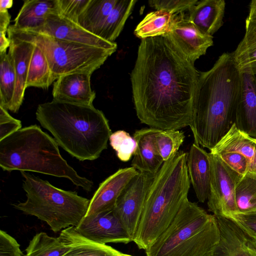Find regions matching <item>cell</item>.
Wrapping results in <instances>:
<instances>
[{
  "instance_id": "603a6c76",
  "label": "cell",
  "mask_w": 256,
  "mask_h": 256,
  "mask_svg": "<svg viewBox=\"0 0 256 256\" xmlns=\"http://www.w3.org/2000/svg\"><path fill=\"white\" fill-rule=\"evenodd\" d=\"M224 151L243 155L248 161V171L256 173V138L238 130L234 123L210 152L216 154Z\"/></svg>"
},
{
  "instance_id": "8992f818",
  "label": "cell",
  "mask_w": 256,
  "mask_h": 256,
  "mask_svg": "<svg viewBox=\"0 0 256 256\" xmlns=\"http://www.w3.org/2000/svg\"><path fill=\"white\" fill-rule=\"evenodd\" d=\"M220 239L216 216L186 199L146 256H212Z\"/></svg>"
},
{
  "instance_id": "52a82bcc",
  "label": "cell",
  "mask_w": 256,
  "mask_h": 256,
  "mask_svg": "<svg viewBox=\"0 0 256 256\" xmlns=\"http://www.w3.org/2000/svg\"><path fill=\"white\" fill-rule=\"evenodd\" d=\"M20 172L26 200L13 204L14 208L45 222L54 232L78 226L86 215L90 200L26 172Z\"/></svg>"
},
{
  "instance_id": "4316f807",
  "label": "cell",
  "mask_w": 256,
  "mask_h": 256,
  "mask_svg": "<svg viewBox=\"0 0 256 256\" xmlns=\"http://www.w3.org/2000/svg\"><path fill=\"white\" fill-rule=\"evenodd\" d=\"M174 15L164 10L150 12L138 24L134 33L142 40L164 35L168 32Z\"/></svg>"
},
{
  "instance_id": "b9f144b4",
  "label": "cell",
  "mask_w": 256,
  "mask_h": 256,
  "mask_svg": "<svg viewBox=\"0 0 256 256\" xmlns=\"http://www.w3.org/2000/svg\"><path fill=\"white\" fill-rule=\"evenodd\" d=\"M247 237L248 250L254 256H256V238Z\"/></svg>"
},
{
  "instance_id": "ee69618b",
  "label": "cell",
  "mask_w": 256,
  "mask_h": 256,
  "mask_svg": "<svg viewBox=\"0 0 256 256\" xmlns=\"http://www.w3.org/2000/svg\"><path fill=\"white\" fill-rule=\"evenodd\" d=\"M13 2L12 0H0V12L8 10V8L12 7Z\"/></svg>"
},
{
  "instance_id": "60d3db41",
  "label": "cell",
  "mask_w": 256,
  "mask_h": 256,
  "mask_svg": "<svg viewBox=\"0 0 256 256\" xmlns=\"http://www.w3.org/2000/svg\"><path fill=\"white\" fill-rule=\"evenodd\" d=\"M10 17L8 10L0 12V53L6 52L10 46V41L6 36V32L9 27Z\"/></svg>"
},
{
  "instance_id": "2e32d148",
  "label": "cell",
  "mask_w": 256,
  "mask_h": 256,
  "mask_svg": "<svg viewBox=\"0 0 256 256\" xmlns=\"http://www.w3.org/2000/svg\"><path fill=\"white\" fill-rule=\"evenodd\" d=\"M159 130L153 128H144L134 134L136 148L131 166L139 172L155 175L164 162L155 142L156 135Z\"/></svg>"
},
{
  "instance_id": "bcb514c9",
  "label": "cell",
  "mask_w": 256,
  "mask_h": 256,
  "mask_svg": "<svg viewBox=\"0 0 256 256\" xmlns=\"http://www.w3.org/2000/svg\"><path fill=\"white\" fill-rule=\"evenodd\" d=\"M114 256H132L129 255L128 254H123V253L120 252V253L114 255Z\"/></svg>"
},
{
  "instance_id": "74e56055",
  "label": "cell",
  "mask_w": 256,
  "mask_h": 256,
  "mask_svg": "<svg viewBox=\"0 0 256 256\" xmlns=\"http://www.w3.org/2000/svg\"><path fill=\"white\" fill-rule=\"evenodd\" d=\"M20 120L12 117L7 110L0 106V140L21 128Z\"/></svg>"
},
{
  "instance_id": "484cf974",
  "label": "cell",
  "mask_w": 256,
  "mask_h": 256,
  "mask_svg": "<svg viewBox=\"0 0 256 256\" xmlns=\"http://www.w3.org/2000/svg\"><path fill=\"white\" fill-rule=\"evenodd\" d=\"M118 0H90L79 18L78 24L90 32L96 34Z\"/></svg>"
},
{
  "instance_id": "836d02e7",
  "label": "cell",
  "mask_w": 256,
  "mask_h": 256,
  "mask_svg": "<svg viewBox=\"0 0 256 256\" xmlns=\"http://www.w3.org/2000/svg\"><path fill=\"white\" fill-rule=\"evenodd\" d=\"M110 143L116 152L119 160L124 162H128L134 154L136 143L130 134L123 130H117L110 136Z\"/></svg>"
},
{
  "instance_id": "83f0119b",
  "label": "cell",
  "mask_w": 256,
  "mask_h": 256,
  "mask_svg": "<svg viewBox=\"0 0 256 256\" xmlns=\"http://www.w3.org/2000/svg\"><path fill=\"white\" fill-rule=\"evenodd\" d=\"M30 62L26 86L46 89L54 82L47 60L42 51L34 45Z\"/></svg>"
},
{
  "instance_id": "5b68a950",
  "label": "cell",
  "mask_w": 256,
  "mask_h": 256,
  "mask_svg": "<svg viewBox=\"0 0 256 256\" xmlns=\"http://www.w3.org/2000/svg\"><path fill=\"white\" fill-rule=\"evenodd\" d=\"M0 166L4 171L33 172L70 180L90 192L93 182L78 175L60 154L56 140L36 124L0 140Z\"/></svg>"
},
{
  "instance_id": "277c9868",
  "label": "cell",
  "mask_w": 256,
  "mask_h": 256,
  "mask_svg": "<svg viewBox=\"0 0 256 256\" xmlns=\"http://www.w3.org/2000/svg\"><path fill=\"white\" fill-rule=\"evenodd\" d=\"M188 153L178 152L156 174L132 241L147 250L167 228L188 198L190 180Z\"/></svg>"
},
{
  "instance_id": "ab89813d",
  "label": "cell",
  "mask_w": 256,
  "mask_h": 256,
  "mask_svg": "<svg viewBox=\"0 0 256 256\" xmlns=\"http://www.w3.org/2000/svg\"><path fill=\"white\" fill-rule=\"evenodd\" d=\"M230 220L240 227L247 236L256 238V214H238Z\"/></svg>"
},
{
  "instance_id": "d6a6232c",
  "label": "cell",
  "mask_w": 256,
  "mask_h": 256,
  "mask_svg": "<svg viewBox=\"0 0 256 256\" xmlns=\"http://www.w3.org/2000/svg\"><path fill=\"white\" fill-rule=\"evenodd\" d=\"M185 138L184 132L174 130H160L156 133L155 142L158 151L164 162L178 152Z\"/></svg>"
},
{
  "instance_id": "f1b7e54d",
  "label": "cell",
  "mask_w": 256,
  "mask_h": 256,
  "mask_svg": "<svg viewBox=\"0 0 256 256\" xmlns=\"http://www.w3.org/2000/svg\"><path fill=\"white\" fill-rule=\"evenodd\" d=\"M245 34L232 52L240 70L256 62V18H246Z\"/></svg>"
},
{
  "instance_id": "4fadbf2b",
  "label": "cell",
  "mask_w": 256,
  "mask_h": 256,
  "mask_svg": "<svg viewBox=\"0 0 256 256\" xmlns=\"http://www.w3.org/2000/svg\"><path fill=\"white\" fill-rule=\"evenodd\" d=\"M75 228L83 236L98 244L132 241L113 210L84 216Z\"/></svg>"
},
{
  "instance_id": "7bdbcfd3",
  "label": "cell",
  "mask_w": 256,
  "mask_h": 256,
  "mask_svg": "<svg viewBox=\"0 0 256 256\" xmlns=\"http://www.w3.org/2000/svg\"><path fill=\"white\" fill-rule=\"evenodd\" d=\"M249 14L246 18H256V0H252L249 6Z\"/></svg>"
},
{
  "instance_id": "e0dca14e",
  "label": "cell",
  "mask_w": 256,
  "mask_h": 256,
  "mask_svg": "<svg viewBox=\"0 0 256 256\" xmlns=\"http://www.w3.org/2000/svg\"><path fill=\"white\" fill-rule=\"evenodd\" d=\"M10 43L8 54L12 58L16 74V89L10 110L17 112L24 100L30 62L34 44L8 36Z\"/></svg>"
},
{
  "instance_id": "d4e9b609",
  "label": "cell",
  "mask_w": 256,
  "mask_h": 256,
  "mask_svg": "<svg viewBox=\"0 0 256 256\" xmlns=\"http://www.w3.org/2000/svg\"><path fill=\"white\" fill-rule=\"evenodd\" d=\"M136 2V0H118L96 36L106 41L114 42Z\"/></svg>"
},
{
  "instance_id": "ac0fdd59",
  "label": "cell",
  "mask_w": 256,
  "mask_h": 256,
  "mask_svg": "<svg viewBox=\"0 0 256 256\" xmlns=\"http://www.w3.org/2000/svg\"><path fill=\"white\" fill-rule=\"evenodd\" d=\"M234 124L238 130L256 138V74H242V90Z\"/></svg>"
},
{
  "instance_id": "9c48e42d",
  "label": "cell",
  "mask_w": 256,
  "mask_h": 256,
  "mask_svg": "<svg viewBox=\"0 0 256 256\" xmlns=\"http://www.w3.org/2000/svg\"><path fill=\"white\" fill-rule=\"evenodd\" d=\"M208 154L210 165L208 210L216 216L230 219L238 213L236 188L242 176L232 169L218 154Z\"/></svg>"
},
{
  "instance_id": "d590c367",
  "label": "cell",
  "mask_w": 256,
  "mask_h": 256,
  "mask_svg": "<svg viewBox=\"0 0 256 256\" xmlns=\"http://www.w3.org/2000/svg\"><path fill=\"white\" fill-rule=\"evenodd\" d=\"M198 0H152L148 2L150 6L156 10H164L172 14H179L188 10Z\"/></svg>"
},
{
  "instance_id": "f35d334b",
  "label": "cell",
  "mask_w": 256,
  "mask_h": 256,
  "mask_svg": "<svg viewBox=\"0 0 256 256\" xmlns=\"http://www.w3.org/2000/svg\"><path fill=\"white\" fill-rule=\"evenodd\" d=\"M20 245L6 232L0 231V256H22Z\"/></svg>"
},
{
  "instance_id": "e575fe53",
  "label": "cell",
  "mask_w": 256,
  "mask_h": 256,
  "mask_svg": "<svg viewBox=\"0 0 256 256\" xmlns=\"http://www.w3.org/2000/svg\"><path fill=\"white\" fill-rule=\"evenodd\" d=\"M90 0H58V14L78 24Z\"/></svg>"
},
{
  "instance_id": "f546056e",
  "label": "cell",
  "mask_w": 256,
  "mask_h": 256,
  "mask_svg": "<svg viewBox=\"0 0 256 256\" xmlns=\"http://www.w3.org/2000/svg\"><path fill=\"white\" fill-rule=\"evenodd\" d=\"M236 200L238 214H256V173L248 171L240 179L236 188Z\"/></svg>"
},
{
  "instance_id": "4dcf8cb0",
  "label": "cell",
  "mask_w": 256,
  "mask_h": 256,
  "mask_svg": "<svg viewBox=\"0 0 256 256\" xmlns=\"http://www.w3.org/2000/svg\"><path fill=\"white\" fill-rule=\"evenodd\" d=\"M16 78L12 60L6 52L0 53V106L10 110L14 98Z\"/></svg>"
},
{
  "instance_id": "8d00e7d4",
  "label": "cell",
  "mask_w": 256,
  "mask_h": 256,
  "mask_svg": "<svg viewBox=\"0 0 256 256\" xmlns=\"http://www.w3.org/2000/svg\"><path fill=\"white\" fill-rule=\"evenodd\" d=\"M216 154L240 175L243 176L248 171V161L243 155L234 152L226 151L218 152Z\"/></svg>"
},
{
  "instance_id": "7a4b0ae2",
  "label": "cell",
  "mask_w": 256,
  "mask_h": 256,
  "mask_svg": "<svg viewBox=\"0 0 256 256\" xmlns=\"http://www.w3.org/2000/svg\"><path fill=\"white\" fill-rule=\"evenodd\" d=\"M242 74L232 52L223 53L210 70L200 72L190 125L194 144L211 150L234 123Z\"/></svg>"
},
{
  "instance_id": "30bf717a",
  "label": "cell",
  "mask_w": 256,
  "mask_h": 256,
  "mask_svg": "<svg viewBox=\"0 0 256 256\" xmlns=\"http://www.w3.org/2000/svg\"><path fill=\"white\" fill-rule=\"evenodd\" d=\"M155 175L138 172L124 188L113 210L114 214L132 239L136 232Z\"/></svg>"
},
{
  "instance_id": "7c38bea8",
  "label": "cell",
  "mask_w": 256,
  "mask_h": 256,
  "mask_svg": "<svg viewBox=\"0 0 256 256\" xmlns=\"http://www.w3.org/2000/svg\"><path fill=\"white\" fill-rule=\"evenodd\" d=\"M166 34L193 64L213 45V36L199 30L184 12L174 14Z\"/></svg>"
},
{
  "instance_id": "44dd1931",
  "label": "cell",
  "mask_w": 256,
  "mask_h": 256,
  "mask_svg": "<svg viewBox=\"0 0 256 256\" xmlns=\"http://www.w3.org/2000/svg\"><path fill=\"white\" fill-rule=\"evenodd\" d=\"M224 0H202L188 11L189 20L201 32L212 36L223 25Z\"/></svg>"
},
{
  "instance_id": "f6af8a7d",
  "label": "cell",
  "mask_w": 256,
  "mask_h": 256,
  "mask_svg": "<svg viewBox=\"0 0 256 256\" xmlns=\"http://www.w3.org/2000/svg\"><path fill=\"white\" fill-rule=\"evenodd\" d=\"M242 73H249L256 75V62L241 70Z\"/></svg>"
},
{
  "instance_id": "d6986e66",
  "label": "cell",
  "mask_w": 256,
  "mask_h": 256,
  "mask_svg": "<svg viewBox=\"0 0 256 256\" xmlns=\"http://www.w3.org/2000/svg\"><path fill=\"white\" fill-rule=\"evenodd\" d=\"M188 172L196 198L200 202L208 200L210 186V165L209 154L194 143L188 153Z\"/></svg>"
},
{
  "instance_id": "5bb4252c",
  "label": "cell",
  "mask_w": 256,
  "mask_h": 256,
  "mask_svg": "<svg viewBox=\"0 0 256 256\" xmlns=\"http://www.w3.org/2000/svg\"><path fill=\"white\" fill-rule=\"evenodd\" d=\"M138 173L131 166L120 168L107 178L100 184L90 200L85 216L113 210L122 192Z\"/></svg>"
},
{
  "instance_id": "8fae6325",
  "label": "cell",
  "mask_w": 256,
  "mask_h": 256,
  "mask_svg": "<svg viewBox=\"0 0 256 256\" xmlns=\"http://www.w3.org/2000/svg\"><path fill=\"white\" fill-rule=\"evenodd\" d=\"M30 31V30H29ZM35 32L56 38L116 52V44L106 41L87 31L78 24L57 13L49 14L41 28Z\"/></svg>"
},
{
  "instance_id": "ffe728a7",
  "label": "cell",
  "mask_w": 256,
  "mask_h": 256,
  "mask_svg": "<svg viewBox=\"0 0 256 256\" xmlns=\"http://www.w3.org/2000/svg\"><path fill=\"white\" fill-rule=\"evenodd\" d=\"M220 239L212 256H254L248 248L246 234L230 219L216 216Z\"/></svg>"
},
{
  "instance_id": "6da1fadb",
  "label": "cell",
  "mask_w": 256,
  "mask_h": 256,
  "mask_svg": "<svg viewBox=\"0 0 256 256\" xmlns=\"http://www.w3.org/2000/svg\"><path fill=\"white\" fill-rule=\"evenodd\" d=\"M199 75L167 34L142 40L130 74L141 123L160 130L190 126Z\"/></svg>"
},
{
  "instance_id": "ba28073f",
  "label": "cell",
  "mask_w": 256,
  "mask_h": 256,
  "mask_svg": "<svg viewBox=\"0 0 256 256\" xmlns=\"http://www.w3.org/2000/svg\"><path fill=\"white\" fill-rule=\"evenodd\" d=\"M8 36L29 42L44 54L54 80L76 72L92 74L99 68L114 51L56 38L9 26Z\"/></svg>"
},
{
  "instance_id": "cb8c5ba5",
  "label": "cell",
  "mask_w": 256,
  "mask_h": 256,
  "mask_svg": "<svg viewBox=\"0 0 256 256\" xmlns=\"http://www.w3.org/2000/svg\"><path fill=\"white\" fill-rule=\"evenodd\" d=\"M58 238L69 248L63 256H114L120 252L110 246L89 240L73 226L62 230Z\"/></svg>"
},
{
  "instance_id": "3957f363",
  "label": "cell",
  "mask_w": 256,
  "mask_h": 256,
  "mask_svg": "<svg viewBox=\"0 0 256 256\" xmlns=\"http://www.w3.org/2000/svg\"><path fill=\"white\" fill-rule=\"evenodd\" d=\"M36 114L58 146L80 161L96 160L107 148L112 134L108 121L93 105L52 100L39 104Z\"/></svg>"
},
{
  "instance_id": "7402d4cb",
  "label": "cell",
  "mask_w": 256,
  "mask_h": 256,
  "mask_svg": "<svg viewBox=\"0 0 256 256\" xmlns=\"http://www.w3.org/2000/svg\"><path fill=\"white\" fill-rule=\"evenodd\" d=\"M50 13L58 14V0H24L12 26L20 30H34L44 26Z\"/></svg>"
},
{
  "instance_id": "9a60e30c",
  "label": "cell",
  "mask_w": 256,
  "mask_h": 256,
  "mask_svg": "<svg viewBox=\"0 0 256 256\" xmlns=\"http://www.w3.org/2000/svg\"><path fill=\"white\" fill-rule=\"evenodd\" d=\"M92 74L76 72L62 76L54 82L53 100L92 106L96 92L90 86Z\"/></svg>"
},
{
  "instance_id": "1f68e13d",
  "label": "cell",
  "mask_w": 256,
  "mask_h": 256,
  "mask_svg": "<svg viewBox=\"0 0 256 256\" xmlns=\"http://www.w3.org/2000/svg\"><path fill=\"white\" fill-rule=\"evenodd\" d=\"M68 250L69 248L58 238L40 232L30 242L26 250V256H63Z\"/></svg>"
}]
</instances>
